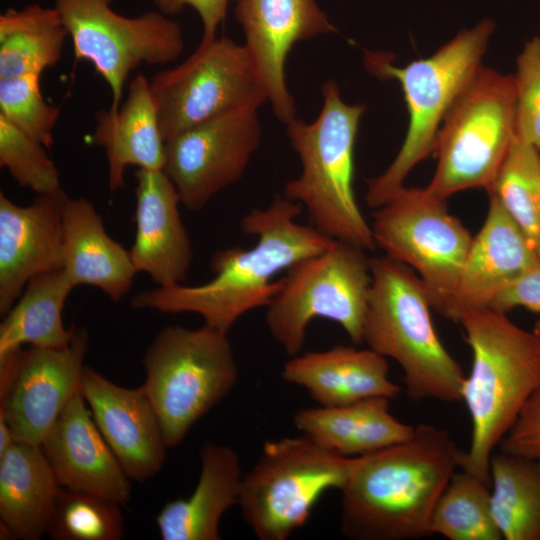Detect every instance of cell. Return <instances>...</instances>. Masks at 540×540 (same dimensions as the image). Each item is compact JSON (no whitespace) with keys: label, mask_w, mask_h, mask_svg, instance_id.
<instances>
[{"label":"cell","mask_w":540,"mask_h":540,"mask_svg":"<svg viewBox=\"0 0 540 540\" xmlns=\"http://www.w3.org/2000/svg\"><path fill=\"white\" fill-rule=\"evenodd\" d=\"M164 15L180 12L191 6L200 16L203 35L199 45H208L216 39L218 26L224 21L229 3L238 0H151Z\"/></svg>","instance_id":"f35d334b"},{"label":"cell","mask_w":540,"mask_h":540,"mask_svg":"<svg viewBox=\"0 0 540 540\" xmlns=\"http://www.w3.org/2000/svg\"><path fill=\"white\" fill-rule=\"evenodd\" d=\"M495 23L484 18L475 26L462 29L431 56L405 66L392 64L383 53L367 52V71L380 79L396 80L403 91L408 127L403 143L380 175L368 180L365 200L378 208L397 190L412 169L433 153L439 129L477 71L487 51Z\"/></svg>","instance_id":"8992f818"},{"label":"cell","mask_w":540,"mask_h":540,"mask_svg":"<svg viewBox=\"0 0 540 540\" xmlns=\"http://www.w3.org/2000/svg\"><path fill=\"white\" fill-rule=\"evenodd\" d=\"M485 189L523 230L540 256V151L515 137Z\"/></svg>","instance_id":"4dcf8cb0"},{"label":"cell","mask_w":540,"mask_h":540,"mask_svg":"<svg viewBox=\"0 0 540 540\" xmlns=\"http://www.w3.org/2000/svg\"><path fill=\"white\" fill-rule=\"evenodd\" d=\"M257 111L256 107L235 109L166 141L163 170L185 208L205 207L244 175L261 142Z\"/></svg>","instance_id":"9a60e30c"},{"label":"cell","mask_w":540,"mask_h":540,"mask_svg":"<svg viewBox=\"0 0 540 540\" xmlns=\"http://www.w3.org/2000/svg\"><path fill=\"white\" fill-rule=\"evenodd\" d=\"M489 482L469 471L452 475L431 518V535L449 540H500L491 509Z\"/></svg>","instance_id":"1f68e13d"},{"label":"cell","mask_w":540,"mask_h":540,"mask_svg":"<svg viewBox=\"0 0 540 540\" xmlns=\"http://www.w3.org/2000/svg\"><path fill=\"white\" fill-rule=\"evenodd\" d=\"M489 307L504 313L517 307L540 312V260L502 291Z\"/></svg>","instance_id":"74e56055"},{"label":"cell","mask_w":540,"mask_h":540,"mask_svg":"<svg viewBox=\"0 0 540 540\" xmlns=\"http://www.w3.org/2000/svg\"><path fill=\"white\" fill-rule=\"evenodd\" d=\"M69 36L56 8L31 4L0 16V79L40 77L62 57Z\"/></svg>","instance_id":"f1b7e54d"},{"label":"cell","mask_w":540,"mask_h":540,"mask_svg":"<svg viewBox=\"0 0 540 540\" xmlns=\"http://www.w3.org/2000/svg\"><path fill=\"white\" fill-rule=\"evenodd\" d=\"M462 451L450 434L421 423L406 441L358 457L341 490V531L353 540L431 535L435 506Z\"/></svg>","instance_id":"7a4b0ae2"},{"label":"cell","mask_w":540,"mask_h":540,"mask_svg":"<svg viewBox=\"0 0 540 540\" xmlns=\"http://www.w3.org/2000/svg\"><path fill=\"white\" fill-rule=\"evenodd\" d=\"M370 269L363 342L401 367L410 399L461 401L465 375L435 330L423 282L386 255L370 258Z\"/></svg>","instance_id":"5b68a950"},{"label":"cell","mask_w":540,"mask_h":540,"mask_svg":"<svg viewBox=\"0 0 540 540\" xmlns=\"http://www.w3.org/2000/svg\"><path fill=\"white\" fill-rule=\"evenodd\" d=\"M79 390L127 476L144 481L156 475L168 448L158 416L142 388L119 386L84 366Z\"/></svg>","instance_id":"ac0fdd59"},{"label":"cell","mask_w":540,"mask_h":540,"mask_svg":"<svg viewBox=\"0 0 540 540\" xmlns=\"http://www.w3.org/2000/svg\"><path fill=\"white\" fill-rule=\"evenodd\" d=\"M472 351L461 401L471 420V438L460 468L490 482V459L521 408L540 385V341L506 313L483 307L457 321Z\"/></svg>","instance_id":"3957f363"},{"label":"cell","mask_w":540,"mask_h":540,"mask_svg":"<svg viewBox=\"0 0 540 540\" xmlns=\"http://www.w3.org/2000/svg\"><path fill=\"white\" fill-rule=\"evenodd\" d=\"M45 148L0 115V166L19 186L37 194L60 188L58 170Z\"/></svg>","instance_id":"836d02e7"},{"label":"cell","mask_w":540,"mask_h":540,"mask_svg":"<svg viewBox=\"0 0 540 540\" xmlns=\"http://www.w3.org/2000/svg\"><path fill=\"white\" fill-rule=\"evenodd\" d=\"M322 96V109L313 122L295 118L286 125L301 173L285 184L283 195L299 203L309 225L323 235L373 251L371 226L353 187L354 149L366 107L344 102L333 80L323 84Z\"/></svg>","instance_id":"277c9868"},{"label":"cell","mask_w":540,"mask_h":540,"mask_svg":"<svg viewBox=\"0 0 540 540\" xmlns=\"http://www.w3.org/2000/svg\"><path fill=\"white\" fill-rule=\"evenodd\" d=\"M358 457L333 452L306 435L266 441L243 475L238 504L260 540H285L309 519L319 498L342 490Z\"/></svg>","instance_id":"ba28073f"},{"label":"cell","mask_w":540,"mask_h":540,"mask_svg":"<svg viewBox=\"0 0 540 540\" xmlns=\"http://www.w3.org/2000/svg\"><path fill=\"white\" fill-rule=\"evenodd\" d=\"M143 365L140 387L158 416L167 448L179 445L239 377L228 333L207 324L166 326L148 347Z\"/></svg>","instance_id":"52a82bcc"},{"label":"cell","mask_w":540,"mask_h":540,"mask_svg":"<svg viewBox=\"0 0 540 540\" xmlns=\"http://www.w3.org/2000/svg\"><path fill=\"white\" fill-rule=\"evenodd\" d=\"M165 142L220 114L259 108L268 95L244 44L222 37L150 79Z\"/></svg>","instance_id":"7c38bea8"},{"label":"cell","mask_w":540,"mask_h":540,"mask_svg":"<svg viewBox=\"0 0 540 540\" xmlns=\"http://www.w3.org/2000/svg\"><path fill=\"white\" fill-rule=\"evenodd\" d=\"M88 346L85 328L60 348L31 346L0 358V415L17 442L41 446L79 391Z\"/></svg>","instance_id":"5bb4252c"},{"label":"cell","mask_w":540,"mask_h":540,"mask_svg":"<svg viewBox=\"0 0 540 540\" xmlns=\"http://www.w3.org/2000/svg\"><path fill=\"white\" fill-rule=\"evenodd\" d=\"M200 458L201 472L193 493L166 503L156 517L163 540H219L222 516L239 502L243 475L237 452L207 441Z\"/></svg>","instance_id":"cb8c5ba5"},{"label":"cell","mask_w":540,"mask_h":540,"mask_svg":"<svg viewBox=\"0 0 540 540\" xmlns=\"http://www.w3.org/2000/svg\"><path fill=\"white\" fill-rule=\"evenodd\" d=\"M498 447L500 452L540 461V385L526 400Z\"/></svg>","instance_id":"8d00e7d4"},{"label":"cell","mask_w":540,"mask_h":540,"mask_svg":"<svg viewBox=\"0 0 540 540\" xmlns=\"http://www.w3.org/2000/svg\"><path fill=\"white\" fill-rule=\"evenodd\" d=\"M389 401L373 397L345 406L301 409L294 415V425L342 456H365L404 442L414 433L415 426L390 413Z\"/></svg>","instance_id":"4316f807"},{"label":"cell","mask_w":540,"mask_h":540,"mask_svg":"<svg viewBox=\"0 0 540 540\" xmlns=\"http://www.w3.org/2000/svg\"><path fill=\"white\" fill-rule=\"evenodd\" d=\"M516 64V137L540 151V37L525 43Z\"/></svg>","instance_id":"d590c367"},{"label":"cell","mask_w":540,"mask_h":540,"mask_svg":"<svg viewBox=\"0 0 540 540\" xmlns=\"http://www.w3.org/2000/svg\"><path fill=\"white\" fill-rule=\"evenodd\" d=\"M16 442L14 435L4 418L0 415V456H2Z\"/></svg>","instance_id":"ab89813d"},{"label":"cell","mask_w":540,"mask_h":540,"mask_svg":"<svg viewBox=\"0 0 540 540\" xmlns=\"http://www.w3.org/2000/svg\"><path fill=\"white\" fill-rule=\"evenodd\" d=\"M63 229V270L72 285L94 286L115 302L128 294L137 273L130 251L107 234L88 199L66 196Z\"/></svg>","instance_id":"d4e9b609"},{"label":"cell","mask_w":540,"mask_h":540,"mask_svg":"<svg viewBox=\"0 0 540 540\" xmlns=\"http://www.w3.org/2000/svg\"><path fill=\"white\" fill-rule=\"evenodd\" d=\"M61 488L42 447L16 441L0 456L1 539L47 535Z\"/></svg>","instance_id":"484cf974"},{"label":"cell","mask_w":540,"mask_h":540,"mask_svg":"<svg viewBox=\"0 0 540 540\" xmlns=\"http://www.w3.org/2000/svg\"><path fill=\"white\" fill-rule=\"evenodd\" d=\"M539 260L523 230L500 203L489 196L485 221L472 239L457 287L443 316L457 322L469 310L489 307Z\"/></svg>","instance_id":"ffe728a7"},{"label":"cell","mask_w":540,"mask_h":540,"mask_svg":"<svg viewBox=\"0 0 540 540\" xmlns=\"http://www.w3.org/2000/svg\"><path fill=\"white\" fill-rule=\"evenodd\" d=\"M80 390L66 404L41 447L62 488L119 505L131 496L130 478L98 430Z\"/></svg>","instance_id":"d6986e66"},{"label":"cell","mask_w":540,"mask_h":540,"mask_svg":"<svg viewBox=\"0 0 540 540\" xmlns=\"http://www.w3.org/2000/svg\"><path fill=\"white\" fill-rule=\"evenodd\" d=\"M112 0H55L77 60L90 62L112 94V110L119 108L124 84L145 63L163 65L184 49L182 29L160 12L125 17L111 8Z\"/></svg>","instance_id":"4fadbf2b"},{"label":"cell","mask_w":540,"mask_h":540,"mask_svg":"<svg viewBox=\"0 0 540 540\" xmlns=\"http://www.w3.org/2000/svg\"><path fill=\"white\" fill-rule=\"evenodd\" d=\"M533 332L537 335L539 341H540V320L535 322Z\"/></svg>","instance_id":"60d3db41"},{"label":"cell","mask_w":540,"mask_h":540,"mask_svg":"<svg viewBox=\"0 0 540 540\" xmlns=\"http://www.w3.org/2000/svg\"><path fill=\"white\" fill-rule=\"evenodd\" d=\"M65 192L38 194L26 206L0 193V313L6 315L34 277L63 269Z\"/></svg>","instance_id":"e0dca14e"},{"label":"cell","mask_w":540,"mask_h":540,"mask_svg":"<svg viewBox=\"0 0 540 540\" xmlns=\"http://www.w3.org/2000/svg\"><path fill=\"white\" fill-rule=\"evenodd\" d=\"M135 177L136 235L130 250L134 267L158 286L182 284L193 253L176 187L164 170L138 168Z\"/></svg>","instance_id":"44dd1931"},{"label":"cell","mask_w":540,"mask_h":540,"mask_svg":"<svg viewBox=\"0 0 540 540\" xmlns=\"http://www.w3.org/2000/svg\"><path fill=\"white\" fill-rule=\"evenodd\" d=\"M491 509L505 540H540V461L503 452L490 459Z\"/></svg>","instance_id":"f546056e"},{"label":"cell","mask_w":540,"mask_h":540,"mask_svg":"<svg viewBox=\"0 0 540 540\" xmlns=\"http://www.w3.org/2000/svg\"><path fill=\"white\" fill-rule=\"evenodd\" d=\"M93 142L105 150L111 192L125 185L129 166L163 170L165 140L150 80L138 74L128 86L124 104L117 110H100L95 116Z\"/></svg>","instance_id":"603a6c76"},{"label":"cell","mask_w":540,"mask_h":540,"mask_svg":"<svg viewBox=\"0 0 540 540\" xmlns=\"http://www.w3.org/2000/svg\"><path fill=\"white\" fill-rule=\"evenodd\" d=\"M388 373L387 358L372 349L337 345L292 356L281 377L305 388L320 406L338 407L373 397L397 398L401 388Z\"/></svg>","instance_id":"7402d4cb"},{"label":"cell","mask_w":540,"mask_h":540,"mask_svg":"<svg viewBox=\"0 0 540 540\" xmlns=\"http://www.w3.org/2000/svg\"><path fill=\"white\" fill-rule=\"evenodd\" d=\"M370 288L366 250L333 240L322 252L286 270L281 289L266 307V326L290 356L301 352L307 327L318 317L336 322L360 344Z\"/></svg>","instance_id":"9c48e42d"},{"label":"cell","mask_w":540,"mask_h":540,"mask_svg":"<svg viewBox=\"0 0 540 540\" xmlns=\"http://www.w3.org/2000/svg\"><path fill=\"white\" fill-rule=\"evenodd\" d=\"M446 201L426 187L403 186L376 208L370 223L375 246L416 271L432 309L442 315L473 239Z\"/></svg>","instance_id":"8fae6325"},{"label":"cell","mask_w":540,"mask_h":540,"mask_svg":"<svg viewBox=\"0 0 540 540\" xmlns=\"http://www.w3.org/2000/svg\"><path fill=\"white\" fill-rule=\"evenodd\" d=\"M39 78L28 75L0 79V115L49 148L54 142L60 109L43 98Z\"/></svg>","instance_id":"e575fe53"},{"label":"cell","mask_w":540,"mask_h":540,"mask_svg":"<svg viewBox=\"0 0 540 540\" xmlns=\"http://www.w3.org/2000/svg\"><path fill=\"white\" fill-rule=\"evenodd\" d=\"M302 211L299 203L276 194L268 207L252 209L241 220V230L256 237L254 246L230 247L212 255V280L196 286H157L137 293L131 306L162 313H195L204 324L229 333L245 313L269 305L282 286V278L273 279L279 272L332 243L333 239L311 225L297 222Z\"/></svg>","instance_id":"6da1fadb"},{"label":"cell","mask_w":540,"mask_h":540,"mask_svg":"<svg viewBox=\"0 0 540 540\" xmlns=\"http://www.w3.org/2000/svg\"><path fill=\"white\" fill-rule=\"evenodd\" d=\"M120 506L94 494L61 488L47 535L54 540L121 539Z\"/></svg>","instance_id":"d6a6232c"},{"label":"cell","mask_w":540,"mask_h":540,"mask_svg":"<svg viewBox=\"0 0 540 540\" xmlns=\"http://www.w3.org/2000/svg\"><path fill=\"white\" fill-rule=\"evenodd\" d=\"M515 137L514 76L482 65L439 129L433 149L437 165L426 188L445 200L486 188Z\"/></svg>","instance_id":"30bf717a"},{"label":"cell","mask_w":540,"mask_h":540,"mask_svg":"<svg viewBox=\"0 0 540 540\" xmlns=\"http://www.w3.org/2000/svg\"><path fill=\"white\" fill-rule=\"evenodd\" d=\"M73 288L63 269L31 279L0 324V358L24 344L40 348L68 345L76 327L64 326L62 311Z\"/></svg>","instance_id":"83f0119b"},{"label":"cell","mask_w":540,"mask_h":540,"mask_svg":"<svg viewBox=\"0 0 540 540\" xmlns=\"http://www.w3.org/2000/svg\"><path fill=\"white\" fill-rule=\"evenodd\" d=\"M234 13L273 112L287 125L296 118L286 83L288 54L297 42L337 29L316 0H238Z\"/></svg>","instance_id":"2e32d148"}]
</instances>
